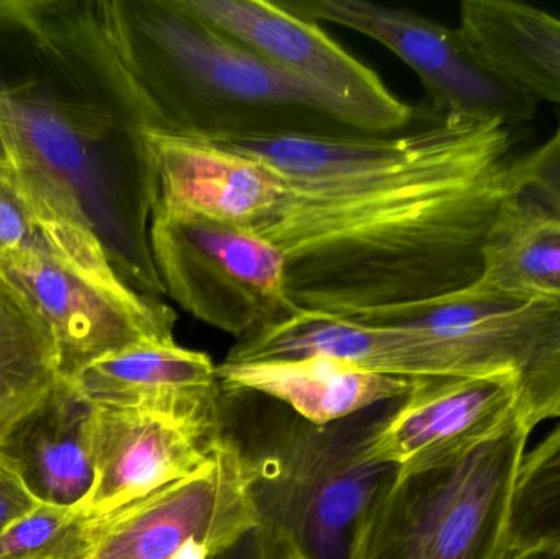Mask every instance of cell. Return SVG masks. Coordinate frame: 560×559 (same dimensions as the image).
<instances>
[{"label":"cell","mask_w":560,"mask_h":559,"mask_svg":"<svg viewBox=\"0 0 560 559\" xmlns=\"http://www.w3.org/2000/svg\"><path fill=\"white\" fill-rule=\"evenodd\" d=\"M515 128L434 114L372 135L345 173L283 180L253 226L285 261L296 312L355 318L476 284L490 226L520 189Z\"/></svg>","instance_id":"cell-1"},{"label":"cell","mask_w":560,"mask_h":559,"mask_svg":"<svg viewBox=\"0 0 560 559\" xmlns=\"http://www.w3.org/2000/svg\"><path fill=\"white\" fill-rule=\"evenodd\" d=\"M150 130L95 0H0V133L20 189L68 261L160 298Z\"/></svg>","instance_id":"cell-2"},{"label":"cell","mask_w":560,"mask_h":559,"mask_svg":"<svg viewBox=\"0 0 560 559\" xmlns=\"http://www.w3.org/2000/svg\"><path fill=\"white\" fill-rule=\"evenodd\" d=\"M95 9L153 131L194 140L369 135L322 91L180 0H95Z\"/></svg>","instance_id":"cell-3"},{"label":"cell","mask_w":560,"mask_h":559,"mask_svg":"<svg viewBox=\"0 0 560 559\" xmlns=\"http://www.w3.org/2000/svg\"><path fill=\"white\" fill-rule=\"evenodd\" d=\"M400 403L316 426L268 397L223 391L220 435L248 466L259 525L310 559H352L369 508L397 475L368 452Z\"/></svg>","instance_id":"cell-4"},{"label":"cell","mask_w":560,"mask_h":559,"mask_svg":"<svg viewBox=\"0 0 560 559\" xmlns=\"http://www.w3.org/2000/svg\"><path fill=\"white\" fill-rule=\"evenodd\" d=\"M533 429L510 426L430 468L395 475L372 502L352 559H502L510 505Z\"/></svg>","instance_id":"cell-5"},{"label":"cell","mask_w":560,"mask_h":559,"mask_svg":"<svg viewBox=\"0 0 560 559\" xmlns=\"http://www.w3.org/2000/svg\"><path fill=\"white\" fill-rule=\"evenodd\" d=\"M150 246L164 294L238 341L296 314L282 252L253 229L153 210Z\"/></svg>","instance_id":"cell-6"},{"label":"cell","mask_w":560,"mask_h":559,"mask_svg":"<svg viewBox=\"0 0 560 559\" xmlns=\"http://www.w3.org/2000/svg\"><path fill=\"white\" fill-rule=\"evenodd\" d=\"M282 3L313 22L338 23L390 49L417 72L434 114L499 121L515 130L538 117V102L493 66L460 26L451 28L408 10L364 0Z\"/></svg>","instance_id":"cell-7"},{"label":"cell","mask_w":560,"mask_h":559,"mask_svg":"<svg viewBox=\"0 0 560 559\" xmlns=\"http://www.w3.org/2000/svg\"><path fill=\"white\" fill-rule=\"evenodd\" d=\"M0 275L51 335L62 380L135 345L176 343V312L118 276L92 275L68 259L33 252L2 253Z\"/></svg>","instance_id":"cell-8"},{"label":"cell","mask_w":560,"mask_h":559,"mask_svg":"<svg viewBox=\"0 0 560 559\" xmlns=\"http://www.w3.org/2000/svg\"><path fill=\"white\" fill-rule=\"evenodd\" d=\"M256 527L248 466L220 435L199 469L101 517L88 559H174L196 547L217 557Z\"/></svg>","instance_id":"cell-9"},{"label":"cell","mask_w":560,"mask_h":559,"mask_svg":"<svg viewBox=\"0 0 560 559\" xmlns=\"http://www.w3.org/2000/svg\"><path fill=\"white\" fill-rule=\"evenodd\" d=\"M194 15L232 36L280 71L335 101L369 135H394L417 120L377 72L349 55L318 22L266 0H180Z\"/></svg>","instance_id":"cell-10"},{"label":"cell","mask_w":560,"mask_h":559,"mask_svg":"<svg viewBox=\"0 0 560 559\" xmlns=\"http://www.w3.org/2000/svg\"><path fill=\"white\" fill-rule=\"evenodd\" d=\"M523 419L518 387L489 377L415 380L368 458L408 475L476 449Z\"/></svg>","instance_id":"cell-11"},{"label":"cell","mask_w":560,"mask_h":559,"mask_svg":"<svg viewBox=\"0 0 560 559\" xmlns=\"http://www.w3.org/2000/svg\"><path fill=\"white\" fill-rule=\"evenodd\" d=\"M219 439L164 417L95 406L94 486L79 511L105 517L186 478L209 462Z\"/></svg>","instance_id":"cell-12"},{"label":"cell","mask_w":560,"mask_h":559,"mask_svg":"<svg viewBox=\"0 0 560 559\" xmlns=\"http://www.w3.org/2000/svg\"><path fill=\"white\" fill-rule=\"evenodd\" d=\"M148 141L153 210L253 229L282 197V177L248 154L153 130L148 131Z\"/></svg>","instance_id":"cell-13"},{"label":"cell","mask_w":560,"mask_h":559,"mask_svg":"<svg viewBox=\"0 0 560 559\" xmlns=\"http://www.w3.org/2000/svg\"><path fill=\"white\" fill-rule=\"evenodd\" d=\"M94 406L137 410L220 433L222 384L202 351L141 343L108 354L72 380Z\"/></svg>","instance_id":"cell-14"},{"label":"cell","mask_w":560,"mask_h":559,"mask_svg":"<svg viewBox=\"0 0 560 559\" xmlns=\"http://www.w3.org/2000/svg\"><path fill=\"white\" fill-rule=\"evenodd\" d=\"M94 412L78 386L59 377L0 440V458L39 504L79 508L91 492Z\"/></svg>","instance_id":"cell-15"},{"label":"cell","mask_w":560,"mask_h":559,"mask_svg":"<svg viewBox=\"0 0 560 559\" xmlns=\"http://www.w3.org/2000/svg\"><path fill=\"white\" fill-rule=\"evenodd\" d=\"M222 389L268 397L316 426L348 419L369 407L404 399L415 380L385 376L326 357L225 363L217 366Z\"/></svg>","instance_id":"cell-16"},{"label":"cell","mask_w":560,"mask_h":559,"mask_svg":"<svg viewBox=\"0 0 560 559\" xmlns=\"http://www.w3.org/2000/svg\"><path fill=\"white\" fill-rule=\"evenodd\" d=\"M460 28L477 49L539 105L560 108V19L513 0H466Z\"/></svg>","instance_id":"cell-17"},{"label":"cell","mask_w":560,"mask_h":559,"mask_svg":"<svg viewBox=\"0 0 560 559\" xmlns=\"http://www.w3.org/2000/svg\"><path fill=\"white\" fill-rule=\"evenodd\" d=\"M482 263L490 288L560 301V216L516 189L497 212Z\"/></svg>","instance_id":"cell-18"},{"label":"cell","mask_w":560,"mask_h":559,"mask_svg":"<svg viewBox=\"0 0 560 559\" xmlns=\"http://www.w3.org/2000/svg\"><path fill=\"white\" fill-rule=\"evenodd\" d=\"M59 377L51 335L0 275V440Z\"/></svg>","instance_id":"cell-19"},{"label":"cell","mask_w":560,"mask_h":559,"mask_svg":"<svg viewBox=\"0 0 560 559\" xmlns=\"http://www.w3.org/2000/svg\"><path fill=\"white\" fill-rule=\"evenodd\" d=\"M506 541L510 550L560 544V426L523 458Z\"/></svg>","instance_id":"cell-20"},{"label":"cell","mask_w":560,"mask_h":559,"mask_svg":"<svg viewBox=\"0 0 560 559\" xmlns=\"http://www.w3.org/2000/svg\"><path fill=\"white\" fill-rule=\"evenodd\" d=\"M98 525L78 508L38 502L0 531V559H88Z\"/></svg>","instance_id":"cell-21"},{"label":"cell","mask_w":560,"mask_h":559,"mask_svg":"<svg viewBox=\"0 0 560 559\" xmlns=\"http://www.w3.org/2000/svg\"><path fill=\"white\" fill-rule=\"evenodd\" d=\"M9 252L45 253L65 258L15 176L0 171V255Z\"/></svg>","instance_id":"cell-22"},{"label":"cell","mask_w":560,"mask_h":559,"mask_svg":"<svg viewBox=\"0 0 560 559\" xmlns=\"http://www.w3.org/2000/svg\"><path fill=\"white\" fill-rule=\"evenodd\" d=\"M520 189L560 216V118L555 133L520 160Z\"/></svg>","instance_id":"cell-23"},{"label":"cell","mask_w":560,"mask_h":559,"mask_svg":"<svg viewBox=\"0 0 560 559\" xmlns=\"http://www.w3.org/2000/svg\"><path fill=\"white\" fill-rule=\"evenodd\" d=\"M38 502L19 476L0 458V531L32 511Z\"/></svg>","instance_id":"cell-24"},{"label":"cell","mask_w":560,"mask_h":559,"mask_svg":"<svg viewBox=\"0 0 560 559\" xmlns=\"http://www.w3.org/2000/svg\"><path fill=\"white\" fill-rule=\"evenodd\" d=\"M272 534L268 528H253L242 540L212 559H268L271 551Z\"/></svg>","instance_id":"cell-25"},{"label":"cell","mask_w":560,"mask_h":559,"mask_svg":"<svg viewBox=\"0 0 560 559\" xmlns=\"http://www.w3.org/2000/svg\"><path fill=\"white\" fill-rule=\"evenodd\" d=\"M271 532V531H269ZM272 534L271 551L268 559H310L300 548H296L292 541L280 537L279 534Z\"/></svg>","instance_id":"cell-26"},{"label":"cell","mask_w":560,"mask_h":559,"mask_svg":"<svg viewBox=\"0 0 560 559\" xmlns=\"http://www.w3.org/2000/svg\"><path fill=\"white\" fill-rule=\"evenodd\" d=\"M502 559H560V544L549 545V547L509 550Z\"/></svg>","instance_id":"cell-27"},{"label":"cell","mask_w":560,"mask_h":559,"mask_svg":"<svg viewBox=\"0 0 560 559\" xmlns=\"http://www.w3.org/2000/svg\"><path fill=\"white\" fill-rule=\"evenodd\" d=\"M0 171L13 174L12 158H10L9 150H7L2 133H0Z\"/></svg>","instance_id":"cell-28"}]
</instances>
